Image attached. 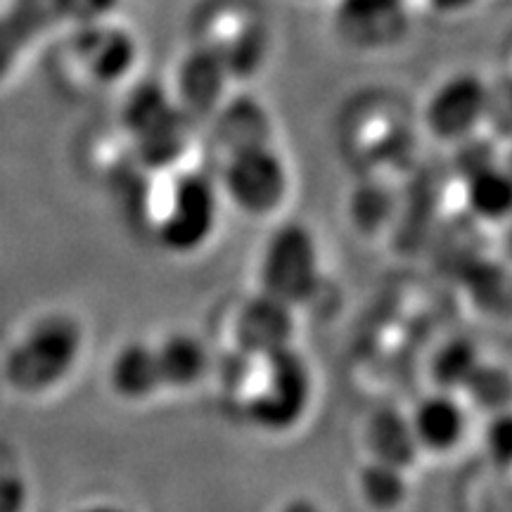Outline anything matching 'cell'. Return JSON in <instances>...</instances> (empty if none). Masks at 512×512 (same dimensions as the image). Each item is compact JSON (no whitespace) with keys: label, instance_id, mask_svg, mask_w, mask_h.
Wrapping results in <instances>:
<instances>
[{"label":"cell","instance_id":"5bb4252c","mask_svg":"<svg viewBox=\"0 0 512 512\" xmlns=\"http://www.w3.org/2000/svg\"><path fill=\"white\" fill-rule=\"evenodd\" d=\"M420 451L448 453L460 446L467 430L465 406L453 392L427 394L408 415Z\"/></svg>","mask_w":512,"mask_h":512},{"label":"cell","instance_id":"7c38bea8","mask_svg":"<svg viewBox=\"0 0 512 512\" xmlns=\"http://www.w3.org/2000/svg\"><path fill=\"white\" fill-rule=\"evenodd\" d=\"M233 337L235 347L247 358H261L271 351L292 347L294 309L259 292L247 299L235 316Z\"/></svg>","mask_w":512,"mask_h":512},{"label":"cell","instance_id":"9c48e42d","mask_svg":"<svg viewBox=\"0 0 512 512\" xmlns=\"http://www.w3.org/2000/svg\"><path fill=\"white\" fill-rule=\"evenodd\" d=\"M261 292L287 306L309 302L320 283L316 235L304 223H283L266 240L259 266Z\"/></svg>","mask_w":512,"mask_h":512},{"label":"cell","instance_id":"ac0fdd59","mask_svg":"<svg viewBox=\"0 0 512 512\" xmlns=\"http://www.w3.org/2000/svg\"><path fill=\"white\" fill-rule=\"evenodd\" d=\"M157 363L166 389H190L202 382L209 370V349L190 332H174L157 344Z\"/></svg>","mask_w":512,"mask_h":512},{"label":"cell","instance_id":"2e32d148","mask_svg":"<svg viewBox=\"0 0 512 512\" xmlns=\"http://www.w3.org/2000/svg\"><path fill=\"white\" fill-rule=\"evenodd\" d=\"M112 392L126 401H145L162 387L157 351L152 344L131 339L117 349L107 368Z\"/></svg>","mask_w":512,"mask_h":512},{"label":"cell","instance_id":"8fae6325","mask_svg":"<svg viewBox=\"0 0 512 512\" xmlns=\"http://www.w3.org/2000/svg\"><path fill=\"white\" fill-rule=\"evenodd\" d=\"M233 83L221 57L195 41L178 57L166 88L185 117L211 119L233 93Z\"/></svg>","mask_w":512,"mask_h":512},{"label":"cell","instance_id":"6da1fadb","mask_svg":"<svg viewBox=\"0 0 512 512\" xmlns=\"http://www.w3.org/2000/svg\"><path fill=\"white\" fill-rule=\"evenodd\" d=\"M256 382L245 399V415L268 434H285L304 420L313 399V375L306 358L294 347L252 358Z\"/></svg>","mask_w":512,"mask_h":512},{"label":"cell","instance_id":"4fadbf2b","mask_svg":"<svg viewBox=\"0 0 512 512\" xmlns=\"http://www.w3.org/2000/svg\"><path fill=\"white\" fill-rule=\"evenodd\" d=\"M57 22H69L67 0H12L0 12V83L12 74L24 50Z\"/></svg>","mask_w":512,"mask_h":512},{"label":"cell","instance_id":"3957f363","mask_svg":"<svg viewBox=\"0 0 512 512\" xmlns=\"http://www.w3.org/2000/svg\"><path fill=\"white\" fill-rule=\"evenodd\" d=\"M121 124L147 169L169 171L185 155L188 117L176 107L166 83H138L124 100Z\"/></svg>","mask_w":512,"mask_h":512},{"label":"cell","instance_id":"603a6c76","mask_svg":"<svg viewBox=\"0 0 512 512\" xmlns=\"http://www.w3.org/2000/svg\"><path fill=\"white\" fill-rule=\"evenodd\" d=\"M463 392L470 394V399L484 411L501 413L510 396V377L503 368L489 366V363L482 361L467 380Z\"/></svg>","mask_w":512,"mask_h":512},{"label":"cell","instance_id":"7a4b0ae2","mask_svg":"<svg viewBox=\"0 0 512 512\" xmlns=\"http://www.w3.org/2000/svg\"><path fill=\"white\" fill-rule=\"evenodd\" d=\"M81 349V325L62 313H50L17 339L8 354L5 373L17 392L46 394L76 368Z\"/></svg>","mask_w":512,"mask_h":512},{"label":"cell","instance_id":"5b68a950","mask_svg":"<svg viewBox=\"0 0 512 512\" xmlns=\"http://www.w3.org/2000/svg\"><path fill=\"white\" fill-rule=\"evenodd\" d=\"M494 110V88L475 69H456L432 83L420 105V126L441 145L477 136Z\"/></svg>","mask_w":512,"mask_h":512},{"label":"cell","instance_id":"cb8c5ba5","mask_svg":"<svg viewBox=\"0 0 512 512\" xmlns=\"http://www.w3.org/2000/svg\"><path fill=\"white\" fill-rule=\"evenodd\" d=\"M484 446L489 458L498 465H508L510 463V453H512V420L510 415L501 411L494 415V420L486 425L484 432Z\"/></svg>","mask_w":512,"mask_h":512},{"label":"cell","instance_id":"52a82bcc","mask_svg":"<svg viewBox=\"0 0 512 512\" xmlns=\"http://www.w3.org/2000/svg\"><path fill=\"white\" fill-rule=\"evenodd\" d=\"M219 192L235 209L252 219H264L283 207L290 192V169L273 143L238 147L226 152Z\"/></svg>","mask_w":512,"mask_h":512},{"label":"cell","instance_id":"e0dca14e","mask_svg":"<svg viewBox=\"0 0 512 512\" xmlns=\"http://www.w3.org/2000/svg\"><path fill=\"white\" fill-rule=\"evenodd\" d=\"M366 441L373 460L401 467V470L415 465L422 453L413 434L411 418L392 406H384L373 413L366 427Z\"/></svg>","mask_w":512,"mask_h":512},{"label":"cell","instance_id":"8992f818","mask_svg":"<svg viewBox=\"0 0 512 512\" xmlns=\"http://www.w3.org/2000/svg\"><path fill=\"white\" fill-rule=\"evenodd\" d=\"M219 185L200 171L171 176L155 219V238L166 252L192 254L207 245L219 221Z\"/></svg>","mask_w":512,"mask_h":512},{"label":"cell","instance_id":"d4e9b609","mask_svg":"<svg viewBox=\"0 0 512 512\" xmlns=\"http://www.w3.org/2000/svg\"><path fill=\"white\" fill-rule=\"evenodd\" d=\"M422 5L441 19H458L470 15L479 5V0H422Z\"/></svg>","mask_w":512,"mask_h":512},{"label":"cell","instance_id":"7402d4cb","mask_svg":"<svg viewBox=\"0 0 512 512\" xmlns=\"http://www.w3.org/2000/svg\"><path fill=\"white\" fill-rule=\"evenodd\" d=\"M394 197L387 185L377 181H366L351 192L349 197V219L358 233L373 235L382 230L384 223L392 219Z\"/></svg>","mask_w":512,"mask_h":512},{"label":"cell","instance_id":"4316f807","mask_svg":"<svg viewBox=\"0 0 512 512\" xmlns=\"http://www.w3.org/2000/svg\"><path fill=\"white\" fill-rule=\"evenodd\" d=\"M74 512H131V510L119 508V505H112V503H93V505H83V508Z\"/></svg>","mask_w":512,"mask_h":512},{"label":"cell","instance_id":"30bf717a","mask_svg":"<svg viewBox=\"0 0 512 512\" xmlns=\"http://www.w3.org/2000/svg\"><path fill=\"white\" fill-rule=\"evenodd\" d=\"M411 27L408 0H335L332 29L358 53H382L399 46Z\"/></svg>","mask_w":512,"mask_h":512},{"label":"cell","instance_id":"d6986e66","mask_svg":"<svg viewBox=\"0 0 512 512\" xmlns=\"http://www.w3.org/2000/svg\"><path fill=\"white\" fill-rule=\"evenodd\" d=\"M465 204L477 219L482 221H503L512 207V181L510 174L489 162L479 169L463 176Z\"/></svg>","mask_w":512,"mask_h":512},{"label":"cell","instance_id":"277c9868","mask_svg":"<svg viewBox=\"0 0 512 512\" xmlns=\"http://www.w3.org/2000/svg\"><path fill=\"white\" fill-rule=\"evenodd\" d=\"M195 41L221 57L230 79L242 81L252 79L266 64L271 34L254 5L245 0H214L202 12Z\"/></svg>","mask_w":512,"mask_h":512},{"label":"cell","instance_id":"44dd1931","mask_svg":"<svg viewBox=\"0 0 512 512\" xmlns=\"http://www.w3.org/2000/svg\"><path fill=\"white\" fill-rule=\"evenodd\" d=\"M479 363H482V356H479L477 344L465 337H453L434 351L430 373L441 392L456 394L463 392V387L479 368Z\"/></svg>","mask_w":512,"mask_h":512},{"label":"cell","instance_id":"484cf974","mask_svg":"<svg viewBox=\"0 0 512 512\" xmlns=\"http://www.w3.org/2000/svg\"><path fill=\"white\" fill-rule=\"evenodd\" d=\"M278 512H323V508H320L313 498L297 496V498H290V501H287Z\"/></svg>","mask_w":512,"mask_h":512},{"label":"cell","instance_id":"83f0119b","mask_svg":"<svg viewBox=\"0 0 512 512\" xmlns=\"http://www.w3.org/2000/svg\"><path fill=\"white\" fill-rule=\"evenodd\" d=\"M304 3H313V0H304Z\"/></svg>","mask_w":512,"mask_h":512},{"label":"cell","instance_id":"ffe728a7","mask_svg":"<svg viewBox=\"0 0 512 512\" xmlns=\"http://www.w3.org/2000/svg\"><path fill=\"white\" fill-rule=\"evenodd\" d=\"M358 496L375 512L399 510L408 498L406 470L380 460H368L358 472Z\"/></svg>","mask_w":512,"mask_h":512},{"label":"cell","instance_id":"9a60e30c","mask_svg":"<svg viewBox=\"0 0 512 512\" xmlns=\"http://www.w3.org/2000/svg\"><path fill=\"white\" fill-rule=\"evenodd\" d=\"M209 121L223 152L247 145L273 143L271 114H268L264 102L252 98V95L230 93L219 110L211 114Z\"/></svg>","mask_w":512,"mask_h":512},{"label":"cell","instance_id":"ba28073f","mask_svg":"<svg viewBox=\"0 0 512 512\" xmlns=\"http://www.w3.org/2000/svg\"><path fill=\"white\" fill-rule=\"evenodd\" d=\"M138 60V36L114 15L76 24L69 43V67L83 86L95 91L117 88L136 74Z\"/></svg>","mask_w":512,"mask_h":512}]
</instances>
